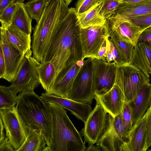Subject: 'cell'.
Masks as SVG:
<instances>
[{
	"label": "cell",
	"mask_w": 151,
	"mask_h": 151,
	"mask_svg": "<svg viewBox=\"0 0 151 151\" xmlns=\"http://www.w3.org/2000/svg\"><path fill=\"white\" fill-rule=\"evenodd\" d=\"M81 28L75 8L71 7L53 29L42 62L51 63L57 74L67 66L82 60Z\"/></svg>",
	"instance_id": "1"
},
{
	"label": "cell",
	"mask_w": 151,
	"mask_h": 151,
	"mask_svg": "<svg viewBox=\"0 0 151 151\" xmlns=\"http://www.w3.org/2000/svg\"><path fill=\"white\" fill-rule=\"evenodd\" d=\"M49 113L51 134L47 151H84L86 148L81 135L58 104L46 102Z\"/></svg>",
	"instance_id": "2"
},
{
	"label": "cell",
	"mask_w": 151,
	"mask_h": 151,
	"mask_svg": "<svg viewBox=\"0 0 151 151\" xmlns=\"http://www.w3.org/2000/svg\"><path fill=\"white\" fill-rule=\"evenodd\" d=\"M16 110L24 126L35 130L44 137L48 147L51 134V122L46 101L34 91L20 92Z\"/></svg>",
	"instance_id": "3"
},
{
	"label": "cell",
	"mask_w": 151,
	"mask_h": 151,
	"mask_svg": "<svg viewBox=\"0 0 151 151\" xmlns=\"http://www.w3.org/2000/svg\"><path fill=\"white\" fill-rule=\"evenodd\" d=\"M69 9L64 0H52L46 5L33 29L31 46L33 57L39 62L42 61L53 29L65 17Z\"/></svg>",
	"instance_id": "4"
},
{
	"label": "cell",
	"mask_w": 151,
	"mask_h": 151,
	"mask_svg": "<svg viewBox=\"0 0 151 151\" xmlns=\"http://www.w3.org/2000/svg\"><path fill=\"white\" fill-rule=\"evenodd\" d=\"M115 84L124 93L125 102L129 103L141 86L150 83V77L141 70L128 65L115 64Z\"/></svg>",
	"instance_id": "5"
},
{
	"label": "cell",
	"mask_w": 151,
	"mask_h": 151,
	"mask_svg": "<svg viewBox=\"0 0 151 151\" xmlns=\"http://www.w3.org/2000/svg\"><path fill=\"white\" fill-rule=\"evenodd\" d=\"M92 59L84 60L83 65L73 81L68 99L74 101L91 104L95 93L92 81Z\"/></svg>",
	"instance_id": "6"
},
{
	"label": "cell",
	"mask_w": 151,
	"mask_h": 151,
	"mask_svg": "<svg viewBox=\"0 0 151 151\" xmlns=\"http://www.w3.org/2000/svg\"><path fill=\"white\" fill-rule=\"evenodd\" d=\"M32 50L26 53L10 85L18 92L34 91L40 84L37 68L40 64L32 57Z\"/></svg>",
	"instance_id": "7"
},
{
	"label": "cell",
	"mask_w": 151,
	"mask_h": 151,
	"mask_svg": "<svg viewBox=\"0 0 151 151\" xmlns=\"http://www.w3.org/2000/svg\"><path fill=\"white\" fill-rule=\"evenodd\" d=\"M108 37L109 35L106 23L102 25L81 28L80 38L82 50V60H84L86 58L98 59L99 51Z\"/></svg>",
	"instance_id": "8"
},
{
	"label": "cell",
	"mask_w": 151,
	"mask_h": 151,
	"mask_svg": "<svg viewBox=\"0 0 151 151\" xmlns=\"http://www.w3.org/2000/svg\"><path fill=\"white\" fill-rule=\"evenodd\" d=\"M116 71L114 62L108 63L92 59V81L95 94H103L111 89L115 84Z\"/></svg>",
	"instance_id": "9"
},
{
	"label": "cell",
	"mask_w": 151,
	"mask_h": 151,
	"mask_svg": "<svg viewBox=\"0 0 151 151\" xmlns=\"http://www.w3.org/2000/svg\"><path fill=\"white\" fill-rule=\"evenodd\" d=\"M7 137L15 151L21 147L26 139L28 129L24 126L15 109L0 111Z\"/></svg>",
	"instance_id": "10"
},
{
	"label": "cell",
	"mask_w": 151,
	"mask_h": 151,
	"mask_svg": "<svg viewBox=\"0 0 151 151\" xmlns=\"http://www.w3.org/2000/svg\"><path fill=\"white\" fill-rule=\"evenodd\" d=\"M113 119L110 114L106 113L104 125L96 145L103 151H129L126 143L114 128Z\"/></svg>",
	"instance_id": "11"
},
{
	"label": "cell",
	"mask_w": 151,
	"mask_h": 151,
	"mask_svg": "<svg viewBox=\"0 0 151 151\" xmlns=\"http://www.w3.org/2000/svg\"><path fill=\"white\" fill-rule=\"evenodd\" d=\"M108 32L114 33L120 39L134 46L142 31L130 20L114 14L106 19Z\"/></svg>",
	"instance_id": "12"
},
{
	"label": "cell",
	"mask_w": 151,
	"mask_h": 151,
	"mask_svg": "<svg viewBox=\"0 0 151 151\" xmlns=\"http://www.w3.org/2000/svg\"><path fill=\"white\" fill-rule=\"evenodd\" d=\"M1 44L5 65V73L2 78L11 82L17 73L25 55L10 42L3 28Z\"/></svg>",
	"instance_id": "13"
},
{
	"label": "cell",
	"mask_w": 151,
	"mask_h": 151,
	"mask_svg": "<svg viewBox=\"0 0 151 151\" xmlns=\"http://www.w3.org/2000/svg\"><path fill=\"white\" fill-rule=\"evenodd\" d=\"M84 60L72 63L61 70L56 75L50 91L47 93L68 98L74 79Z\"/></svg>",
	"instance_id": "14"
},
{
	"label": "cell",
	"mask_w": 151,
	"mask_h": 151,
	"mask_svg": "<svg viewBox=\"0 0 151 151\" xmlns=\"http://www.w3.org/2000/svg\"><path fill=\"white\" fill-rule=\"evenodd\" d=\"M106 113L100 105L96 104L84 123L80 134L88 147L94 145L103 128Z\"/></svg>",
	"instance_id": "15"
},
{
	"label": "cell",
	"mask_w": 151,
	"mask_h": 151,
	"mask_svg": "<svg viewBox=\"0 0 151 151\" xmlns=\"http://www.w3.org/2000/svg\"><path fill=\"white\" fill-rule=\"evenodd\" d=\"M96 104L114 118L122 113L125 103L124 96L120 88L114 84L111 89L102 94H95Z\"/></svg>",
	"instance_id": "16"
},
{
	"label": "cell",
	"mask_w": 151,
	"mask_h": 151,
	"mask_svg": "<svg viewBox=\"0 0 151 151\" xmlns=\"http://www.w3.org/2000/svg\"><path fill=\"white\" fill-rule=\"evenodd\" d=\"M151 113L150 106L142 117L134 124L127 133L126 145L129 151H146V129L147 119Z\"/></svg>",
	"instance_id": "17"
},
{
	"label": "cell",
	"mask_w": 151,
	"mask_h": 151,
	"mask_svg": "<svg viewBox=\"0 0 151 151\" xmlns=\"http://www.w3.org/2000/svg\"><path fill=\"white\" fill-rule=\"evenodd\" d=\"M40 97L45 101L57 104L69 110L84 123L93 110L90 104L76 101L46 92L42 93Z\"/></svg>",
	"instance_id": "18"
},
{
	"label": "cell",
	"mask_w": 151,
	"mask_h": 151,
	"mask_svg": "<svg viewBox=\"0 0 151 151\" xmlns=\"http://www.w3.org/2000/svg\"><path fill=\"white\" fill-rule=\"evenodd\" d=\"M130 109L133 124L143 116L151 104V85L145 83L142 86L132 100L128 103Z\"/></svg>",
	"instance_id": "19"
},
{
	"label": "cell",
	"mask_w": 151,
	"mask_h": 151,
	"mask_svg": "<svg viewBox=\"0 0 151 151\" xmlns=\"http://www.w3.org/2000/svg\"><path fill=\"white\" fill-rule=\"evenodd\" d=\"M127 64L141 70L150 77L151 73V45L145 42H137L134 47L131 58Z\"/></svg>",
	"instance_id": "20"
},
{
	"label": "cell",
	"mask_w": 151,
	"mask_h": 151,
	"mask_svg": "<svg viewBox=\"0 0 151 151\" xmlns=\"http://www.w3.org/2000/svg\"><path fill=\"white\" fill-rule=\"evenodd\" d=\"M147 14H151V0L132 4L121 3L116 9L114 14L129 20Z\"/></svg>",
	"instance_id": "21"
},
{
	"label": "cell",
	"mask_w": 151,
	"mask_h": 151,
	"mask_svg": "<svg viewBox=\"0 0 151 151\" xmlns=\"http://www.w3.org/2000/svg\"><path fill=\"white\" fill-rule=\"evenodd\" d=\"M3 29L8 40L24 55L32 51L31 35L24 33L12 24Z\"/></svg>",
	"instance_id": "22"
},
{
	"label": "cell",
	"mask_w": 151,
	"mask_h": 151,
	"mask_svg": "<svg viewBox=\"0 0 151 151\" xmlns=\"http://www.w3.org/2000/svg\"><path fill=\"white\" fill-rule=\"evenodd\" d=\"M12 21V24L24 33L31 35L32 27L31 18L24 3L17 2Z\"/></svg>",
	"instance_id": "23"
},
{
	"label": "cell",
	"mask_w": 151,
	"mask_h": 151,
	"mask_svg": "<svg viewBox=\"0 0 151 151\" xmlns=\"http://www.w3.org/2000/svg\"><path fill=\"white\" fill-rule=\"evenodd\" d=\"M43 136L37 131L28 129L25 141L17 151H47Z\"/></svg>",
	"instance_id": "24"
},
{
	"label": "cell",
	"mask_w": 151,
	"mask_h": 151,
	"mask_svg": "<svg viewBox=\"0 0 151 151\" xmlns=\"http://www.w3.org/2000/svg\"><path fill=\"white\" fill-rule=\"evenodd\" d=\"M37 71L40 84L45 92L48 93L57 75L56 69L51 63L42 62L38 67Z\"/></svg>",
	"instance_id": "25"
},
{
	"label": "cell",
	"mask_w": 151,
	"mask_h": 151,
	"mask_svg": "<svg viewBox=\"0 0 151 151\" xmlns=\"http://www.w3.org/2000/svg\"><path fill=\"white\" fill-rule=\"evenodd\" d=\"M102 2L86 12L80 14H77L81 28H84L93 26L102 25L105 24L106 19L99 14Z\"/></svg>",
	"instance_id": "26"
},
{
	"label": "cell",
	"mask_w": 151,
	"mask_h": 151,
	"mask_svg": "<svg viewBox=\"0 0 151 151\" xmlns=\"http://www.w3.org/2000/svg\"><path fill=\"white\" fill-rule=\"evenodd\" d=\"M108 37L106 39V62L113 61L117 65H122L127 63L124 56L120 47L112 38Z\"/></svg>",
	"instance_id": "27"
},
{
	"label": "cell",
	"mask_w": 151,
	"mask_h": 151,
	"mask_svg": "<svg viewBox=\"0 0 151 151\" xmlns=\"http://www.w3.org/2000/svg\"><path fill=\"white\" fill-rule=\"evenodd\" d=\"M18 92L10 86L0 85V111L15 107L17 100Z\"/></svg>",
	"instance_id": "28"
},
{
	"label": "cell",
	"mask_w": 151,
	"mask_h": 151,
	"mask_svg": "<svg viewBox=\"0 0 151 151\" xmlns=\"http://www.w3.org/2000/svg\"><path fill=\"white\" fill-rule=\"evenodd\" d=\"M46 5L45 0H31L25 4L28 14L37 22L40 19Z\"/></svg>",
	"instance_id": "29"
},
{
	"label": "cell",
	"mask_w": 151,
	"mask_h": 151,
	"mask_svg": "<svg viewBox=\"0 0 151 151\" xmlns=\"http://www.w3.org/2000/svg\"><path fill=\"white\" fill-rule=\"evenodd\" d=\"M120 4L119 0H103L99 14L106 19L114 14L116 9Z\"/></svg>",
	"instance_id": "30"
},
{
	"label": "cell",
	"mask_w": 151,
	"mask_h": 151,
	"mask_svg": "<svg viewBox=\"0 0 151 151\" xmlns=\"http://www.w3.org/2000/svg\"><path fill=\"white\" fill-rule=\"evenodd\" d=\"M108 32L109 37L115 41L120 47L128 63L131 58L134 46L121 40L114 33L109 32Z\"/></svg>",
	"instance_id": "31"
},
{
	"label": "cell",
	"mask_w": 151,
	"mask_h": 151,
	"mask_svg": "<svg viewBox=\"0 0 151 151\" xmlns=\"http://www.w3.org/2000/svg\"><path fill=\"white\" fill-rule=\"evenodd\" d=\"M17 5V2L15 1L6 8L0 15V22L2 28H5L11 24Z\"/></svg>",
	"instance_id": "32"
},
{
	"label": "cell",
	"mask_w": 151,
	"mask_h": 151,
	"mask_svg": "<svg viewBox=\"0 0 151 151\" xmlns=\"http://www.w3.org/2000/svg\"><path fill=\"white\" fill-rule=\"evenodd\" d=\"M103 0H78L75 9L78 15L87 12L102 2Z\"/></svg>",
	"instance_id": "33"
},
{
	"label": "cell",
	"mask_w": 151,
	"mask_h": 151,
	"mask_svg": "<svg viewBox=\"0 0 151 151\" xmlns=\"http://www.w3.org/2000/svg\"><path fill=\"white\" fill-rule=\"evenodd\" d=\"M129 20L142 31L151 27V14L139 16Z\"/></svg>",
	"instance_id": "34"
},
{
	"label": "cell",
	"mask_w": 151,
	"mask_h": 151,
	"mask_svg": "<svg viewBox=\"0 0 151 151\" xmlns=\"http://www.w3.org/2000/svg\"><path fill=\"white\" fill-rule=\"evenodd\" d=\"M122 116L124 129L126 132H128L133 124L130 109L128 102H125L124 104Z\"/></svg>",
	"instance_id": "35"
},
{
	"label": "cell",
	"mask_w": 151,
	"mask_h": 151,
	"mask_svg": "<svg viewBox=\"0 0 151 151\" xmlns=\"http://www.w3.org/2000/svg\"><path fill=\"white\" fill-rule=\"evenodd\" d=\"M113 124L116 132L126 143L127 141L128 132H126L124 127L122 113L114 118Z\"/></svg>",
	"instance_id": "36"
},
{
	"label": "cell",
	"mask_w": 151,
	"mask_h": 151,
	"mask_svg": "<svg viewBox=\"0 0 151 151\" xmlns=\"http://www.w3.org/2000/svg\"><path fill=\"white\" fill-rule=\"evenodd\" d=\"M146 145L147 149L151 145V113L148 117L146 129Z\"/></svg>",
	"instance_id": "37"
},
{
	"label": "cell",
	"mask_w": 151,
	"mask_h": 151,
	"mask_svg": "<svg viewBox=\"0 0 151 151\" xmlns=\"http://www.w3.org/2000/svg\"><path fill=\"white\" fill-rule=\"evenodd\" d=\"M145 42L151 45V27L144 30L140 35L137 42Z\"/></svg>",
	"instance_id": "38"
},
{
	"label": "cell",
	"mask_w": 151,
	"mask_h": 151,
	"mask_svg": "<svg viewBox=\"0 0 151 151\" xmlns=\"http://www.w3.org/2000/svg\"><path fill=\"white\" fill-rule=\"evenodd\" d=\"M15 151L7 137L4 138L0 144V151Z\"/></svg>",
	"instance_id": "39"
},
{
	"label": "cell",
	"mask_w": 151,
	"mask_h": 151,
	"mask_svg": "<svg viewBox=\"0 0 151 151\" xmlns=\"http://www.w3.org/2000/svg\"><path fill=\"white\" fill-rule=\"evenodd\" d=\"M5 71V65L3 52L0 43V78L4 75Z\"/></svg>",
	"instance_id": "40"
},
{
	"label": "cell",
	"mask_w": 151,
	"mask_h": 151,
	"mask_svg": "<svg viewBox=\"0 0 151 151\" xmlns=\"http://www.w3.org/2000/svg\"><path fill=\"white\" fill-rule=\"evenodd\" d=\"M106 40L100 48L98 54V59L106 62Z\"/></svg>",
	"instance_id": "41"
},
{
	"label": "cell",
	"mask_w": 151,
	"mask_h": 151,
	"mask_svg": "<svg viewBox=\"0 0 151 151\" xmlns=\"http://www.w3.org/2000/svg\"><path fill=\"white\" fill-rule=\"evenodd\" d=\"M15 1L16 0H0V15L6 8Z\"/></svg>",
	"instance_id": "42"
},
{
	"label": "cell",
	"mask_w": 151,
	"mask_h": 151,
	"mask_svg": "<svg viewBox=\"0 0 151 151\" xmlns=\"http://www.w3.org/2000/svg\"><path fill=\"white\" fill-rule=\"evenodd\" d=\"M85 151H102L100 147L98 146H95L94 145L86 148Z\"/></svg>",
	"instance_id": "43"
},
{
	"label": "cell",
	"mask_w": 151,
	"mask_h": 151,
	"mask_svg": "<svg viewBox=\"0 0 151 151\" xmlns=\"http://www.w3.org/2000/svg\"><path fill=\"white\" fill-rule=\"evenodd\" d=\"M145 0H119L121 4H132L140 2Z\"/></svg>",
	"instance_id": "44"
},
{
	"label": "cell",
	"mask_w": 151,
	"mask_h": 151,
	"mask_svg": "<svg viewBox=\"0 0 151 151\" xmlns=\"http://www.w3.org/2000/svg\"><path fill=\"white\" fill-rule=\"evenodd\" d=\"M4 125L1 118V115L0 113V133H4Z\"/></svg>",
	"instance_id": "45"
},
{
	"label": "cell",
	"mask_w": 151,
	"mask_h": 151,
	"mask_svg": "<svg viewBox=\"0 0 151 151\" xmlns=\"http://www.w3.org/2000/svg\"><path fill=\"white\" fill-rule=\"evenodd\" d=\"M4 138L5 137L4 133H0V144Z\"/></svg>",
	"instance_id": "46"
},
{
	"label": "cell",
	"mask_w": 151,
	"mask_h": 151,
	"mask_svg": "<svg viewBox=\"0 0 151 151\" xmlns=\"http://www.w3.org/2000/svg\"><path fill=\"white\" fill-rule=\"evenodd\" d=\"M66 5L68 6L71 3L72 0H64Z\"/></svg>",
	"instance_id": "47"
},
{
	"label": "cell",
	"mask_w": 151,
	"mask_h": 151,
	"mask_svg": "<svg viewBox=\"0 0 151 151\" xmlns=\"http://www.w3.org/2000/svg\"><path fill=\"white\" fill-rule=\"evenodd\" d=\"M2 33V28L1 27H0V43H1V39Z\"/></svg>",
	"instance_id": "48"
},
{
	"label": "cell",
	"mask_w": 151,
	"mask_h": 151,
	"mask_svg": "<svg viewBox=\"0 0 151 151\" xmlns=\"http://www.w3.org/2000/svg\"><path fill=\"white\" fill-rule=\"evenodd\" d=\"M24 0H16V1L19 3H23Z\"/></svg>",
	"instance_id": "49"
},
{
	"label": "cell",
	"mask_w": 151,
	"mask_h": 151,
	"mask_svg": "<svg viewBox=\"0 0 151 151\" xmlns=\"http://www.w3.org/2000/svg\"><path fill=\"white\" fill-rule=\"evenodd\" d=\"M46 4L52 0H45Z\"/></svg>",
	"instance_id": "50"
}]
</instances>
